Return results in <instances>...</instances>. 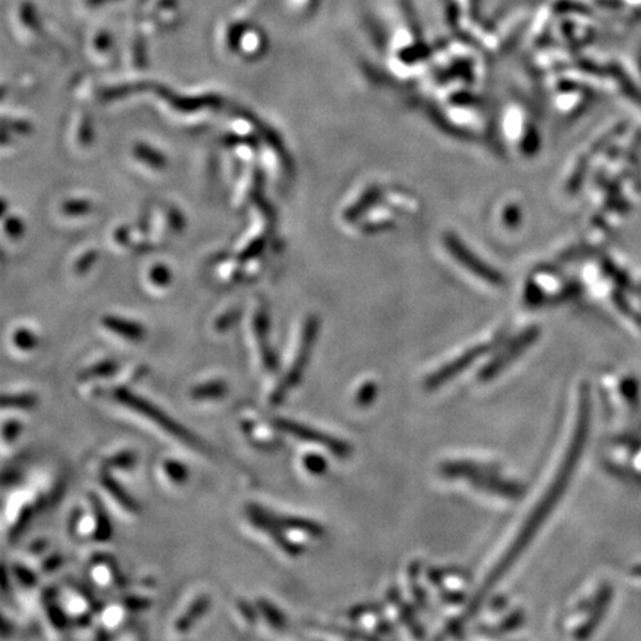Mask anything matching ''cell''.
<instances>
[{"instance_id":"44dd1931","label":"cell","mask_w":641,"mask_h":641,"mask_svg":"<svg viewBox=\"0 0 641 641\" xmlns=\"http://www.w3.org/2000/svg\"><path fill=\"white\" fill-rule=\"evenodd\" d=\"M38 404V397L35 394L22 392V394H4L2 397V407L13 408V410H31Z\"/></svg>"},{"instance_id":"d6a6232c","label":"cell","mask_w":641,"mask_h":641,"mask_svg":"<svg viewBox=\"0 0 641 641\" xmlns=\"http://www.w3.org/2000/svg\"><path fill=\"white\" fill-rule=\"evenodd\" d=\"M122 616H124V613H122L121 607H108V609H106L105 613H103V620H105L106 627H108V628L116 627V625H119V622H121Z\"/></svg>"},{"instance_id":"2e32d148","label":"cell","mask_w":641,"mask_h":641,"mask_svg":"<svg viewBox=\"0 0 641 641\" xmlns=\"http://www.w3.org/2000/svg\"><path fill=\"white\" fill-rule=\"evenodd\" d=\"M191 398L195 401H209V399H220L227 394V385L223 380H209L192 388Z\"/></svg>"},{"instance_id":"6da1fadb","label":"cell","mask_w":641,"mask_h":641,"mask_svg":"<svg viewBox=\"0 0 641 641\" xmlns=\"http://www.w3.org/2000/svg\"><path fill=\"white\" fill-rule=\"evenodd\" d=\"M589 423H591V395H589L588 385H584L581 386V392H579L577 425L573 431L572 442L568 444V451L564 455L559 471L555 474L554 480L551 483L545 494L542 496L541 500L536 503L534 511L530 512V516L526 518L525 526L517 534L516 539L512 541L509 548L503 552L498 564L491 568L489 577H485L483 585L469 604L468 611L460 618V625L466 624L474 615H477L487 594L498 585L500 579L509 572V568L517 563V560L520 559V555L525 552L530 542L534 541L537 532L541 530L542 526L545 525L548 517L559 505L563 494L568 490V483L572 481L573 474L577 471L579 459L584 455V449H585L586 440H588Z\"/></svg>"},{"instance_id":"9c48e42d","label":"cell","mask_w":641,"mask_h":641,"mask_svg":"<svg viewBox=\"0 0 641 641\" xmlns=\"http://www.w3.org/2000/svg\"><path fill=\"white\" fill-rule=\"evenodd\" d=\"M254 331H256L257 345L261 349V363H263L269 373H277L279 363H278L277 354L273 351L272 346L269 345V320L268 315L263 311H261L256 315Z\"/></svg>"},{"instance_id":"f546056e","label":"cell","mask_w":641,"mask_h":641,"mask_svg":"<svg viewBox=\"0 0 641 641\" xmlns=\"http://www.w3.org/2000/svg\"><path fill=\"white\" fill-rule=\"evenodd\" d=\"M150 604L152 602L149 598L140 597V595H128L122 600V606L132 611H144V609H149Z\"/></svg>"},{"instance_id":"9a60e30c","label":"cell","mask_w":641,"mask_h":641,"mask_svg":"<svg viewBox=\"0 0 641 641\" xmlns=\"http://www.w3.org/2000/svg\"><path fill=\"white\" fill-rule=\"evenodd\" d=\"M90 502L92 507V517H94V523H96V529L92 537L97 542H107L112 539V525H110V518H108L107 512H106L105 505L101 502L100 498L97 494H90Z\"/></svg>"},{"instance_id":"30bf717a","label":"cell","mask_w":641,"mask_h":641,"mask_svg":"<svg viewBox=\"0 0 641 641\" xmlns=\"http://www.w3.org/2000/svg\"><path fill=\"white\" fill-rule=\"evenodd\" d=\"M611 595H613V591H611V585H603L600 588L597 595L594 598V604L591 607V611H589L588 620H586L585 624L582 625L581 629L577 631V638L589 637L594 629L597 628L598 624L602 622L603 616L607 611V607L611 604Z\"/></svg>"},{"instance_id":"1f68e13d","label":"cell","mask_w":641,"mask_h":641,"mask_svg":"<svg viewBox=\"0 0 641 641\" xmlns=\"http://www.w3.org/2000/svg\"><path fill=\"white\" fill-rule=\"evenodd\" d=\"M374 397H376V386H374L372 381H369V383H365V385L358 390L356 403L364 407V406H369V404L373 401Z\"/></svg>"},{"instance_id":"8992f818","label":"cell","mask_w":641,"mask_h":641,"mask_svg":"<svg viewBox=\"0 0 641 641\" xmlns=\"http://www.w3.org/2000/svg\"><path fill=\"white\" fill-rule=\"evenodd\" d=\"M248 520L252 521V525L261 532H265L275 543L278 548H281L286 554L295 557L303 552V546L299 542H295L291 537L286 536V530L282 529L273 518L272 512H269L265 508L259 507L256 503H250L247 507Z\"/></svg>"},{"instance_id":"e575fe53","label":"cell","mask_w":641,"mask_h":641,"mask_svg":"<svg viewBox=\"0 0 641 641\" xmlns=\"http://www.w3.org/2000/svg\"><path fill=\"white\" fill-rule=\"evenodd\" d=\"M61 563H63V557H61V555H51V557H48V559L45 560L44 563H42V570H44V572H54V570L60 568Z\"/></svg>"},{"instance_id":"4dcf8cb0","label":"cell","mask_w":641,"mask_h":641,"mask_svg":"<svg viewBox=\"0 0 641 641\" xmlns=\"http://www.w3.org/2000/svg\"><path fill=\"white\" fill-rule=\"evenodd\" d=\"M30 514L31 511L29 508H22L20 514H18L17 518H15V523H13V527H11V532H9L11 539H15V537L20 536V534H21L24 527H26L27 523L30 520Z\"/></svg>"},{"instance_id":"7a4b0ae2","label":"cell","mask_w":641,"mask_h":641,"mask_svg":"<svg viewBox=\"0 0 641 641\" xmlns=\"http://www.w3.org/2000/svg\"><path fill=\"white\" fill-rule=\"evenodd\" d=\"M444 477L460 478L468 481L475 489L500 498L517 500L526 493L525 487L516 481L499 477V469L490 465L474 464V462H447L442 465Z\"/></svg>"},{"instance_id":"8d00e7d4","label":"cell","mask_w":641,"mask_h":641,"mask_svg":"<svg viewBox=\"0 0 641 641\" xmlns=\"http://www.w3.org/2000/svg\"><path fill=\"white\" fill-rule=\"evenodd\" d=\"M235 320H236V313L225 315V317H221L220 320H218V322H217V329H229L230 325L234 324Z\"/></svg>"},{"instance_id":"836d02e7","label":"cell","mask_w":641,"mask_h":641,"mask_svg":"<svg viewBox=\"0 0 641 641\" xmlns=\"http://www.w3.org/2000/svg\"><path fill=\"white\" fill-rule=\"evenodd\" d=\"M238 609L243 615L244 620H247L248 624H256L257 620V611L256 607L245 602V600H239Z\"/></svg>"},{"instance_id":"484cf974","label":"cell","mask_w":641,"mask_h":641,"mask_svg":"<svg viewBox=\"0 0 641 641\" xmlns=\"http://www.w3.org/2000/svg\"><path fill=\"white\" fill-rule=\"evenodd\" d=\"M13 572L15 577H17V581L20 582L22 586H26V588H31V586H35L36 584H38L36 573L27 568V566L13 564Z\"/></svg>"},{"instance_id":"83f0119b","label":"cell","mask_w":641,"mask_h":641,"mask_svg":"<svg viewBox=\"0 0 641 641\" xmlns=\"http://www.w3.org/2000/svg\"><path fill=\"white\" fill-rule=\"evenodd\" d=\"M21 431V422L15 421V419H9V421L4 422V429H2V437H4V441L11 444V442L15 441V440L20 437Z\"/></svg>"},{"instance_id":"d590c367","label":"cell","mask_w":641,"mask_h":641,"mask_svg":"<svg viewBox=\"0 0 641 641\" xmlns=\"http://www.w3.org/2000/svg\"><path fill=\"white\" fill-rule=\"evenodd\" d=\"M83 520V514L81 509H74L73 514H72V517H70V534H78L79 529H81V523H82Z\"/></svg>"},{"instance_id":"ab89813d","label":"cell","mask_w":641,"mask_h":641,"mask_svg":"<svg viewBox=\"0 0 641 641\" xmlns=\"http://www.w3.org/2000/svg\"><path fill=\"white\" fill-rule=\"evenodd\" d=\"M631 573H633L634 577H641V564L634 566V568H631Z\"/></svg>"},{"instance_id":"5b68a950","label":"cell","mask_w":641,"mask_h":641,"mask_svg":"<svg viewBox=\"0 0 641 641\" xmlns=\"http://www.w3.org/2000/svg\"><path fill=\"white\" fill-rule=\"evenodd\" d=\"M273 425L278 431L288 433V435L297 438L300 441L311 442L315 446L324 447L325 450H329V453H333L336 457H340V459H345V457L351 456L352 449L346 441L331 437L329 433L320 432V431L311 428V426L290 421V419H275Z\"/></svg>"},{"instance_id":"f35d334b","label":"cell","mask_w":641,"mask_h":641,"mask_svg":"<svg viewBox=\"0 0 641 641\" xmlns=\"http://www.w3.org/2000/svg\"><path fill=\"white\" fill-rule=\"evenodd\" d=\"M390 629H392V627L389 624L379 625V631H381V633H390Z\"/></svg>"},{"instance_id":"3957f363","label":"cell","mask_w":641,"mask_h":641,"mask_svg":"<svg viewBox=\"0 0 641 641\" xmlns=\"http://www.w3.org/2000/svg\"><path fill=\"white\" fill-rule=\"evenodd\" d=\"M113 398L116 399L117 403L124 406V407L130 408L132 412L139 413L141 416L146 417L148 421L153 422L162 431L168 432L171 437L177 438V440L186 442L189 446L201 447L200 440L189 429L174 421L173 417H169L164 410H160L155 404L150 403L143 397L134 394L128 388H116V389L113 390Z\"/></svg>"},{"instance_id":"d4e9b609","label":"cell","mask_w":641,"mask_h":641,"mask_svg":"<svg viewBox=\"0 0 641 641\" xmlns=\"http://www.w3.org/2000/svg\"><path fill=\"white\" fill-rule=\"evenodd\" d=\"M303 466L309 474L312 475H324L325 471L329 468L327 460L324 456L318 455V453H308L303 456Z\"/></svg>"},{"instance_id":"ffe728a7","label":"cell","mask_w":641,"mask_h":641,"mask_svg":"<svg viewBox=\"0 0 641 641\" xmlns=\"http://www.w3.org/2000/svg\"><path fill=\"white\" fill-rule=\"evenodd\" d=\"M257 609L261 611V615L265 616L266 622L272 628L282 629L286 627V618L273 603L269 602L266 598H259L257 600Z\"/></svg>"},{"instance_id":"4fadbf2b","label":"cell","mask_w":641,"mask_h":641,"mask_svg":"<svg viewBox=\"0 0 641 641\" xmlns=\"http://www.w3.org/2000/svg\"><path fill=\"white\" fill-rule=\"evenodd\" d=\"M101 485L126 512L139 514V503L135 502L134 499L131 498V494H128V491L110 475L108 469L103 468L101 471Z\"/></svg>"},{"instance_id":"7402d4cb","label":"cell","mask_w":641,"mask_h":641,"mask_svg":"<svg viewBox=\"0 0 641 641\" xmlns=\"http://www.w3.org/2000/svg\"><path fill=\"white\" fill-rule=\"evenodd\" d=\"M162 471L174 484H184L189 480V469L177 459H167L162 464Z\"/></svg>"},{"instance_id":"f1b7e54d","label":"cell","mask_w":641,"mask_h":641,"mask_svg":"<svg viewBox=\"0 0 641 641\" xmlns=\"http://www.w3.org/2000/svg\"><path fill=\"white\" fill-rule=\"evenodd\" d=\"M417 570H419V564H413L412 570H410V582H412L413 595H415V600H416L419 607H421V609H425L426 595L423 594V591H422L419 584H417V582H419L417 581V573H419Z\"/></svg>"},{"instance_id":"7c38bea8","label":"cell","mask_w":641,"mask_h":641,"mask_svg":"<svg viewBox=\"0 0 641 641\" xmlns=\"http://www.w3.org/2000/svg\"><path fill=\"white\" fill-rule=\"evenodd\" d=\"M209 606H211V600L209 595H201V597L195 598L191 606L187 607L186 611L180 615L177 622L174 625V629L178 634L189 633L192 627L209 611Z\"/></svg>"},{"instance_id":"4316f807","label":"cell","mask_w":641,"mask_h":641,"mask_svg":"<svg viewBox=\"0 0 641 641\" xmlns=\"http://www.w3.org/2000/svg\"><path fill=\"white\" fill-rule=\"evenodd\" d=\"M638 390H640V388H638L636 379H625L622 381V385H620V392L627 399V403L631 404V406H637L638 404V398H640Z\"/></svg>"},{"instance_id":"e0dca14e","label":"cell","mask_w":641,"mask_h":641,"mask_svg":"<svg viewBox=\"0 0 641 641\" xmlns=\"http://www.w3.org/2000/svg\"><path fill=\"white\" fill-rule=\"evenodd\" d=\"M389 597L390 600L397 604V609H398L401 620H403L404 624L407 625V628L412 631L413 636H416V637H423V629H422V625L417 622L412 609H410L406 603H403V600L399 597L398 591L395 588L392 589V591H390Z\"/></svg>"},{"instance_id":"ba28073f","label":"cell","mask_w":641,"mask_h":641,"mask_svg":"<svg viewBox=\"0 0 641 641\" xmlns=\"http://www.w3.org/2000/svg\"><path fill=\"white\" fill-rule=\"evenodd\" d=\"M537 338V329H530L527 333L523 334L521 338H517L516 342L508 345L494 360L490 361L489 364L480 373V379L483 381H489L493 377L498 376L500 372L507 369L508 365L517 360V356L521 352H525L527 347L534 343Z\"/></svg>"},{"instance_id":"ac0fdd59","label":"cell","mask_w":641,"mask_h":641,"mask_svg":"<svg viewBox=\"0 0 641 641\" xmlns=\"http://www.w3.org/2000/svg\"><path fill=\"white\" fill-rule=\"evenodd\" d=\"M45 609H47V615H48L49 622L56 627L58 631L67 627V616H65L64 611L61 609L56 603V594L51 589H47L44 595Z\"/></svg>"},{"instance_id":"277c9868","label":"cell","mask_w":641,"mask_h":641,"mask_svg":"<svg viewBox=\"0 0 641 641\" xmlns=\"http://www.w3.org/2000/svg\"><path fill=\"white\" fill-rule=\"evenodd\" d=\"M318 320L315 317L309 318L304 324L303 333L300 338L299 351L295 354V361L291 363L290 370L286 377L282 379L281 383L273 389L269 398V403L272 407L281 406L282 401L288 397L291 389H295V386L300 385V381L303 379L304 372L308 367L311 355H312L315 340H317Z\"/></svg>"},{"instance_id":"8fae6325","label":"cell","mask_w":641,"mask_h":641,"mask_svg":"<svg viewBox=\"0 0 641 641\" xmlns=\"http://www.w3.org/2000/svg\"><path fill=\"white\" fill-rule=\"evenodd\" d=\"M273 518L288 534L293 532V534H304V536L309 537H322L325 534L324 527L318 525L317 521L309 520V518H303V517L277 516V514H273Z\"/></svg>"},{"instance_id":"52a82bcc","label":"cell","mask_w":641,"mask_h":641,"mask_svg":"<svg viewBox=\"0 0 641 641\" xmlns=\"http://www.w3.org/2000/svg\"><path fill=\"white\" fill-rule=\"evenodd\" d=\"M490 347L477 346L469 349L465 352L464 355H460L459 358L450 361L449 364L444 365L441 369L433 372L432 374H429L425 380V389L435 390L441 386L446 385L451 379H455L456 376H459L460 373H464L475 361L480 360L481 356L485 355L489 352Z\"/></svg>"},{"instance_id":"cb8c5ba5","label":"cell","mask_w":641,"mask_h":641,"mask_svg":"<svg viewBox=\"0 0 641 641\" xmlns=\"http://www.w3.org/2000/svg\"><path fill=\"white\" fill-rule=\"evenodd\" d=\"M13 345L20 351L30 352L38 346V338L31 333L30 329H20L13 334Z\"/></svg>"},{"instance_id":"d6986e66","label":"cell","mask_w":641,"mask_h":641,"mask_svg":"<svg viewBox=\"0 0 641 641\" xmlns=\"http://www.w3.org/2000/svg\"><path fill=\"white\" fill-rule=\"evenodd\" d=\"M117 370H119V367H117L116 361L105 360L88 367V369H83L78 377L81 381L100 379V377H112L113 374L117 373Z\"/></svg>"},{"instance_id":"74e56055","label":"cell","mask_w":641,"mask_h":641,"mask_svg":"<svg viewBox=\"0 0 641 641\" xmlns=\"http://www.w3.org/2000/svg\"><path fill=\"white\" fill-rule=\"evenodd\" d=\"M47 546H48L47 541H44V539H39V541H36L31 543L30 552H33V554H40L42 551L47 550Z\"/></svg>"},{"instance_id":"5bb4252c","label":"cell","mask_w":641,"mask_h":641,"mask_svg":"<svg viewBox=\"0 0 641 641\" xmlns=\"http://www.w3.org/2000/svg\"><path fill=\"white\" fill-rule=\"evenodd\" d=\"M101 322H103L106 329H110L112 333L117 334V336H121V338H126V340L139 342V340H143L144 336H146V329H144L143 325L132 322V320L117 317H105Z\"/></svg>"},{"instance_id":"603a6c76","label":"cell","mask_w":641,"mask_h":641,"mask_svg":"<svg viewBox=\"0 0 641 641\" xmlns=\"http://www.w3.org/2000/svg\"><path fill=\"white\" fill-rule=\"evenodd\" d=\"M137 465V455L132 450L119 451L115 455L110 456L105 462L103 468L108 469H121V471H130L134 468Z\"/></svg>"}]
</instances>
